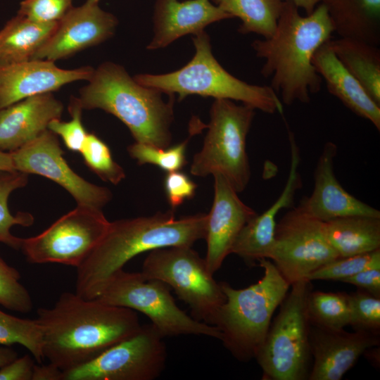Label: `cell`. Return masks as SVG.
Listing matches in <instances>:
<instances>
[{
	"label": "cell",
	"mask_w": 380,
	"mask_h": 380,
	"mask_svg": "<svg viewBox=\"0 0 380 380\" xmlns=\"http://www.w3.org/2000/svg\"><path fill=\"white\" fill-rule=\"evenodd\" d=\"M44 359L63 372L82 365L141 328L136 311L64 292L37 310Z\"/></svg>",
	"instance_id": "6da1fadb"
},
{
	"label": "cell",
	"mask_w": 380,
	"mask_h": 380,
	"mask_svg": "<svg viewBox=\"0 0 380 380\" xmlns=\"http://www.w3.org/2000/svg\"><path fill=\"white\" fill-rule=\"evenodd\" d=\"M206 213L176 218L173 210L110 222L103 238L77 267L75 293L94 299L103 284L134 257L205 239Z\"/></svg>",
	"instance_id": "7a4b0ae2"
},
{
	"label": "cell",
	"mask_w": 380,
	"mask_h": 380,
	"mask_svg": "<svg viewBox=\"0 0 380 380\" xmlns=\"http://www.w3.org/2000/svg\"><path fill=\"white\" fill-rule=\"evenodd\" d=\"M285 1L274 34L253 42L258 58L265 60L261 74L281 96V102H310L319 91L322 79L312 64L317 49L331 39L334 29L325 6L321 3L308 15Z\"/></svg>",
	"instance_id": "3957f363"
},
{
	"label": "cell",
	"mask_w": 380,
	"mask_h": 380,
	"mask_svg": "<svg viewBox=\"0 0 380 380\" xmlns=\"http://www.w3.org/2000/svg\"><path fill=\"white\" fill-rule=\"evenodd\" d=\"M80 91L83 109L99 108L121 120L137 142L167 148L172 141L175 96L168 101L160 91L144 86L112 62L101 64Z\"/></svg>",
	"instance_id": "277c9868"
},
{
	"label": "cell",
	"mask_w": 380,
	"mask_h": 380,
	"mask_svg": "<svg viewBox=\"0 0 380 380\" xmlns=\"http://www.w3.org/2000/svg\"><path fill=\"white\" fill-rule=\"evenodd\" d=\"M258 264L263 276L249 286L237 289L220 282L225 301L214 326L221 333L223 346L241 362L255 358L272 315L291 286L269 259H261Z\"/></svg>",
	"instance_id": "5b68a950"
},
{
	"label": "cell",
	"mask_w": 380,
	"mask_h": 380,
	"mask_svg": "<svg viewBox=\"0 0 380 380\" xmlns=\"http://www.w3.org/2000/svg\"><path fill=\"white\" fill-rule=\"evenodd\" d=\"M195 53L184 66L160 75L139 74L134 79L139 84L179 101L189 95L238 101L255 110L283 114L281 100L270 86L250 84L227 72L213 54L208 34L203 31L192 38Z\"/></svg>",
	"instance_id": "8992f818"
},
{
	"label": "cell",
	"mask_w": 380,
	"mask_h": 380,
	"mask_svg": "<svg viewBox=\"0 0 380 380\" xmlns=\"http://www.w3.org/2000/svg\"><path fill=\"white\" fill-rule=\"evenodd\" d=\"M291 286L255 358L262 369L263 380L309 378L312 357L307 298L312 284L302 279Z\"/></svg>",
	"instance_id": "52a82bcc"
},
{
	"label": "cell",
	"mask_w": 380,
	"mask_h": 380,
	"mask_svg": "<svg viewBox=\"0 0 380 380\" xmlns=\"http://www.w3.org/2000/svg\"><path fill=\"white\" fill-rule=\"evenodd\" d=\"M255 109L229 99H215L201 150L194 156L191 173L205 177L220 174L238 192L243 191L251 178L246 152V138Z\"/></svg>",
	"instance_id": "ba28073f"
},
{
	"label": "cell",
	"mask_w": 380,
	"mask_h": 380,
	"mask_svg": "<svg viewBox=\"0 0 380 380\" xmlns=\"http://www.w3.org/2000/svg\"><path fill=\"white\" fill-rule=\"evenodd\" d=\"M164 282L123 269L103 284L96 298L108 305L139 311L148 317L163 337L198 335L221 339L220 330L187 315L176 304Z\"/></svg>",
	"instance_id": "9c48e42d"
},
{
	"label": "cell",
	"mask_w": 380,
	"mask_h": 380,
	"mask_svg": "<svg viewBox=\"0 0 380 380\" xmlns=\"http://www.w3.org/2000/svg\"><path fill=\"white\" fill-rule=\"evenodd\" d=\"M141 273L173 289L190 308L194 318L215 325L225 295L220 282H217L209 271L205 259L191 246H170L149 251Z\"/></svg>",
	"instance_id": "30bf717a"
},
{
	"label": "cell",
	"mask_w": 380,
	"mask_h": 380,
	"mask_svg": "<svg viewBox=\"0 0 380 380\" xmlns=\"http://www.w3.org/2000/svg\"><path fill=\"white\" fill-rule=\"evenodd\" d=\"M109 223L101 209L77 205L41 234L22 238L20 249L32 264L77 267L103 238Z\"/></svg>",
	"instance_id": "8fae6325"
},
{
	"label": "cell",
	"mask_w": 380,
	"mask_h": 380,
	"mask_svg": "<svg viewBox=\"0 0 380 380\" xmlns=\"http://www.w3.org/2000/svg\"><path fill=\"white\" fill-rule=\"evenodd\" d=\"M338 258L325 236L323 222L301 201L277 222L269 259L290 285Z\"/></svg>",
	"instance_id": "7c38bea8"
},
{
	"label": "cell",
	"mask_w": 380,
	"mask_h": 380,
	"mask_svg": "<svg viewBox=\"0 0 380 380\" xmlns=\"http://www.w3.org/2000/svg\"><path fill=\"white\" fill-rule=\"evenodd\" d=\"M163 338L151 324L89 362L63 372V380H153L165 367Z\"/></svg>",
	"instance_id": "4fadbf2b"
},
{
	"label": "cell",
	"mask_w": 380,
	"mask_h": 380,
	"mask_svg": "<svg viewBox=\"0 0 380 380\" xmlns=\"http://www.w3.org/2000/svg\"><path fill=\"white\" fill-rule=\"evenodd\" d=\"M15 171L36 174L63 187L79 205L101 209L112 198L106 187L79 176L63 158L57 135L46 129L34 140L11 152Z\"/></svg>",
	"instance_id": "5bb4252c"
},
{
	"label": "cell",
	"mask_w": 380,
	"mask_h": 380,
	"mask_svg": "<svg viewBox=\"0 0 380 380\" xmlns=\"http://www.w3.org/2000/svg\"><path fill=\"white\" fill-rule=\"evenodd\" d=\"M117 25L116 17L101 9L99 4L87 1L81 6H72L32 60L55 62L67 58L107 40L113 35Z\"/></svg>",
	"instance_id": "9a60e30c"
},
{
	"label": "cell",
	"mask_w": 380,
	"mask_h": 380,
	"mask_svg": "<svg viewBox=\"0 0 380 380\" xmlns=\"http://www.w3.org/2000/svg\"><path fill=\"white\" fill-rule=\"evenodd\" d=\"M214 198L207 214L205 261L214 274L231 254L234 243L244 226L258 213L245 204L227 179L215 174Z\"/></svg>",
	"instance_id": "2e32d148"
},
{
	"label": "cell",
	"mask_w": 380,
	"mask_h": 380,
	"mask_svg": "<svg viewBox=\"0 0 380 380\" xmlns=\"http://www.w3.org/2000/svg\"><path fill=\"white\" fill-rule=\"evenodd\" d=\"M309 343L312 363L308 379L340 380L367 349L379 346L380 336L310 324Z\"/></svg>",
	"instance_id": "e0dca14e"
},
{
	"label": "cell",
	"mask_w": 380,
	"mask_h": 380,
	"mask_svg": "<svg viewBox=\"0 0 380 380\" xmlns=\"http://www.w3.org/2000/svg\"><path fill=\"white\" fill-rule=\"evenodd\" d=\"M94 71L90 66L62 69L47 60L0 65V110L28 97L53 92L75 81H88Z\"/></svg>",
	"instance_id": "ac0fdd59"
},
{
	"label": "cell",
	"mask_w": 380,
	"mask_h": 380,
	"mask_svg": "<svg viewBox=\"0 0 380 380\" xmlns=\"http://www.w3.org/2000/svg\"><path fill=\"white\" fill-rule=\"evenodd\" d=\"M291 163L289 176L278 198L260 215H257L241 229L232 248L247 265L254 266L261 259H269L276 227V217L284 208L293 204L296 191L302 187L299 172L300 151L293 134L289 130Z\"/></svg>",
	"instance_id": "d6986e66"
},
{
	"label": "cell",
	"mask_w": 380,
	"mask_h": 380,
	"mask_svg": "<svg viewBox=\"0 0 380 380\" xmlns=\"http://www.w3.org/2000/svg\"><path fill=\"white\" fill-rule=\"evenodd\" d=\"M337 150L331 141L324 146L315 170L313 191L301 201L305 209L322 222L348 215L380 217L379 210L348 193L336 179L334 164Z\"/></svg>",
	"instance_id": "ffe728a7"
},
{
	"label": "cell",
	"mask_w": 380,
	"mask_h": 380,
	"mask_svg": "<svg viewBox=\"0 0 380 380\" xmlns=\"http://www.w3.org/2000/svg\"><path fill=\"white\" fill-rule=\"evenodd\" d=\"M230 18L211 0H156L154 35L147 49L165 48L184 35H196L212 23Z\"/></svg>",
	"instance_id": "44dd1931"
},
{
	"label": "cell",
	"mask_w": 380,
	"mask_h": 380,
	"mask_svg": "<svg viewBox=\"0 0 380 380\" xmlns=\"http://www.w3.org/2000/svg\"><path fill=\"white\" fill-rule=\"evenodd\" d=\"M63 103L52 92L28 97L0 110V151L13 152L61 118Z\"/></svg>",
	"instance_id": "7402d4cb"
},
{
	"label": "cell",
	"mask_w": 380,
	"mask_h": 380,
	"mask_svg": "<svg viewBox=\"0 0 380 380\" xmlns=\"http://www.w3.org/2000/svg\"><path fill=\"white\" fill-rule=\"evenodd\" d=\"M312 62L324 80L329 93L353 113L369 120L379 131L380 105L372 99L340 62L329 44V40L317 49Z\"/></svg>",
	"instance_id": "603a6c76"
},
{
	"label": "cell",
	"mask_w": 380,
	"mask_h": 380,
	"mask_svg": "<svg viewBox=\"0 0 380 380\" xmlns=\"http://www.w3.org/2000/svg\"><path fill=\"white\" fill-rule=\"evenodd\" d=\"M339 37L378 46L380 43V0H323Z\"/></svg>",
	"instance_id": "cb8c5ba5"
},
{
	"label": "cell",
	"mask_w": 380,
	"mask_h": 380,
	"mask_svg": "<svg viewBox=\"0 0 380 380\" xmlns=\"http://www.w3.org/2000/svg\"><path fill=\"white\" fill-rule=\"evenodd\" d=\"M325 236L339 258L380 248V217L348 215L323 222Z\"/></svg>",
	"instance_id": "d4e9b609"
},
{
	"label": "cell",
	"mask_w": 380,
	"mask_h": 380,
	"mask_svg": "<svg viewBox=\"0 0 380 380\" xmlns=\"http://www.w3.org/2000/svg\"><path fill=\"white\" fill-rule=\"evenodd\" d=\"M57 25L34 22L18 14L12 18L0 30V65L32 60Z\"/></svg>",
	"instance_id": "484cf974"
},
{
	"label": "cell",
	"mask_w": 380,
	"mask_h": 380,
	"mask_svg": "<svg viewBox=\"0 0 380 380\" xmlns=\"http://www.w3.org/2000/svg\"><path fill=\"white\" fill-rule=\"evenodd\" d=\"M329 44L343 66L380 105V50L378 46L345 37L330 39Z\"/></svg>",
	"instance_id": "4316f807"
},
{
	"label": "cell",
	"mask_w": 380,
	"mask_h": 380,
	"mask_svg": "<svg viewBox=\"0 0 380 380\" xmlns=\"http://www.w3.org/2000/svg\"><path fill=\"white\" fill-rule=\"evenodd\" d=\"M232 18H239L241 34L271 37L277 27L285 0H211Z\"/></svg>",
	"instance_id": "83f0119b"
},
{
	"label": "cell",
	"mask_w": 380,
	"mask_h": 380,
	"mask_svg": "<svg viewBox=\"0 0 380 380\" xmlns=\"http://www.w3.org/2000/svg\"><path fill=\"white\" fill-rule=\"evenodd\" d=\"M310 324L328 329H341L349 324L348 293L311 291L307 298Z\"/></svg>",
	"instance_id": "f1b7e54d"
},
{
	"label": "cell",
	"mask_w": 380,
	"mask_h": 380,
	"mask_svg": "<svg viewBox=\"0 0 380 380\" xmlns=\"http://www.w3.org/2000/svg\"><path fill=\"white\" fill-rule=\"evenodd\" d=\"M27 180L26 173L0 170V243L14 249H20L22 238L12 234L11 227L15 225L29 227L32 224L34 217L25 212L13 215L9 210L8 201L13 191L26 186Z\"/></svg>",
	"instance_id": "f546056e"
},
{
	"label": "cell",
	"mask_w": 380,
	"mask_h": 380,
	"mask_svg": "<svg viewBox=\"0 0 380 380\" xmlns=\"http://www.w3.org/2000/svg\"><path fill=\"white\" fill-rule=\"evenodd\" d=\"M0 344L22 345L38 364L44 360L43 331L37 319L20 318L0 310Z\"/></svg>",
	"instance_id": "4dcf8cb0"
},
{
	"label": "cell",
	"mask_w": 380,
	"mask_h": 380,
	"mask_svg": "<svg viewBox=\"0 0 380 380\" xmlns=\"http://www.w3.org/2000/svg\"><path fill=\"white\" fill-rule=\"evenodd\" d=\"M80 153L86 165L102 180L117 185L125 179L123 168L113 160L108 145L94 133H88Z\"/></svg>",
	"instance_id": "1f68e13d"
},
{
	"label": "cell",
	"mask_w": 380,
	"mask_h": 380,
	"mask_svg": "<svg viewBox=\"0 0 380 380\" xmlns=\"http://www.w3.org/2000/svg\"><path fill=\"white\" fill-rule=\"evenodd\" d=\"M189 139L174 146L160 148L135 141L127 147L129 156L139 165L151 164L167 172L181 170L186 163Z\"/></svg>",
	"instance_id": "d6a6232c"
},
{
	"label": "cell",
	"mask_w": 380,
	"mask_h": 380,
	"mask_svg": "<svg viewBox=\"0 0 380 380\" xmlns=\"http://www.w3.org/2000/svg\"><path fill=\"white\" fill-rule=\"evenodd\" d=\"M380 266V248L356 255L338 258L310 274L306 279L343 281L367 268Z\"/></svg>",
	"instance_id": "836d02e7"
},
{
	"label": "cell",
	"mask_w": 380,
	"mask_h": 380,
	"mask_svg": "<svg viewBox=\"0 0 380 380\" xmlns=\"http://www.w3.org/2000/svg\"><path fill=\"white\" fill-rule=\"evenodd\" d=\"M349 324L354 331L380 336V298L358 289L348 293Z\"/></svg>",
	"instance_id": "e575fe53"
},
{
	"label": "cell",
	"mask_w": 380,
	"mask_h": 380,
	"mask_svg": "<svg viewBox=\"0 0 380 380\" xmlns=\"http://www.w3.org/2000/svg\"><path fill=\"white\" fill-rule=\"evenodd\" d=\"M20 279V272L0 257V304L8 310L27 313L32 310L33 302Z\"/></svg>",
	"instance_id": "d590c367"
},
{
	"label": "cell",
	"mask_w": 380,
	"mask_h": 380,
	"mask_svg": "<svg viewBox=\"0 0 380 380\" xmlns=\"http://www.w3.org/2000/svg\"><path fill=\"white\" fill-rule=\"evenodd\" d=\"M82 110L77 98L72 97L68 106L71 120L63 122L54 119L48 125V129L60 136L65 146L73 152H80L88 134L82 121Z\"/></svg>",
	"instance_id": "8d00e7d4"
},
{
	"label": "cell",
	"mask_w": 380,
	"mask_h": 380,
	"mask_svg": "<svg viewBox=\"0 0 380 380\" xmlns=\"http://www.w3.org/2000/svg\"><path fill=\"white\" fill-rule=\"evenodd\" d=\"M72 0H23L18 15L37 23L58 22L72 7Z\"/></svg>",
	"instance_id": "74e56055"
},
{
	"label": "cell",
	"mask_w": 380,
	"mask_h": 380,
	"mask_svg": "<svg viewBox=\"0 0 380 380\" xmlns=\"http://www.w3.org/2000/svg\"><path fill=\"white\" fill-rule=\"evenodd\" d=\"M197 185L179 170L167 172L164 179L167 200L172 210L194 197Z\"/></svg>",
	"instance_id": "f35d334b"
},
{
	"label": "cell",
	"mask_w": 380,
	"mask_h": 380,
	"mask_svg": "<svg viewBox=\"0 0 380 380\" xmlns=\"http://www.w3.org/2000/svg\"><path fill=\"white\" fill-rule=\"evenodd\" d=\"M32 357L30 355L17 357L0 368V380H32L35 365Z\"/></svg>",
	"instance_id": "ab89813d"
},
{
	"label": "cell",
	"mask_w": 380,
	"mask_h": 380,
	"mask_svg": "<svg viewBox=\"0 0 380 380\" xmlns=\"http://www.w3.org/2000/svg\"><path fill=\"white\" fill-rule=\"evenodd\" d=\"M342 282L353 284L358 289L380 298V266L364 270L344 279Z\"/></svg>",
	"instance_id": "60d3db41"
},
{
	"label": "cell",
	"mask_w": 380,
	"mask_h": 380,
	"mask_svg": "<svg viewBox=\"0 0 380 380\" xmlns=\"http://www.w3.org/2000/svg\"><path fill=\"white\" fill-rule=\"evenodd\" d=\"M63 372L55 365H34L32 380H63Z\"/></svg>",
	"instance_id": "b9f144b4"
},
{
	"label": "cell",
	"mask_w": 380,
	"mask_h": 380,
	"mask_svg": "<svg viewBox=\"0 0 380 380\" xmlns=\"http://www.w3.org/2000/svg\"><path fill=\"white\" fill-rule=\"evenodd\" d=\"M292 2L298 8L305 11V14H310L323 0H285Z\"/></svg>",
	"instance_id": "7bdbcfd3"
},
{
	"label": "cell",
	"mask_w": 380,
	"mask_h": 380,
	"mask_svg": "<svg viewBox=\"0 0 380 380\" xmlns=\"http://www.w3.org/2000/svg\"><path fill=\"white\" fill-rule=\"evenodd\" d=\"M18 357V353L10 348H0V368Z\"/></svg>",
	"instance_id": "ee69618b"
},
{
	"label": "cell",
	"mask_w": 380,
	"mask_h": 380,
	"mask_svg": "<svg viewBox=\"0 0 380 380\" xmlns=\"http://www.w3.org/2000/svg\"><path fill=\"white\" fill-rule=\"evenodd\" d=\"M0 170L9 172L15 171L13 167V162L11 153L0 151Z\"/></svg>",
	"instance_id": "f6af8a7d"
},
{
	"label": "cell",
	"mask_w": 380,
	"mask_h": 380,
	"mask_svg": "<svg viewBox=\"0 0 380 380\" xmlns=\"http://www.w3.org/2000/svg\"><path fill=\"white\" fill-rule=\"evenodd\" d=\"M379 346L371 347L367 349L362 355H365L367 358L375 367H379Z\"/></svg>",
	"instance_id": "bcb514c9"
},
{
	"label": "cell",
	"mask_w": 380,
	"mask_h": 380,
	"mask_svg": "<svg viewBox=\"0 0 380 380\" xmlns=\"http://www.w3.org/2000/svg\"><path fill=\"white\" fill-rule=\"evenodd\" d=\"M88 1L94 4H99V0H87Z\"/></svg>",
	"instance_id": "7dc6e473"
}]
</instances>
